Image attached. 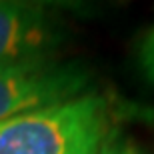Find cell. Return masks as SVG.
Listing matches in <instances>:
<instances>
[{"instance_id": "1", "label": "cell", "mask_w": 154, "mask_h": 154, "mask_svg": "<svg viewBox=\"0 0 154 154\" xmlns=\"http://www.w3.org/2000/svg\"><path fill=\"white\" fill-rule=\"evenodd\" d=\"M110 126V104L86 92L0 122V154H96Z\"/></svg>"}, {"instance_id": "2", "label": "cell", "mask_w": 154, "mask_h": 154, "mask_svg": "<svg viewBox=\"0 0 154 154\" xmlns=\"http://www.w3.org/2000/svg\"><path fill=\"white\" fill-rule=\"evenodd\" d=\"M90 72L80 62L34 58L0 64V122L88 92Z\"/></svg>"}, {"instance_id": "3", "label": "cell", "mask_w": 154, "mask_h": 154, "mask_svg": "<svg viewBox=\"0 0 154 154\" xmlns=\"http://www.w3.org/2000/svg\"><path fill=\"white\" fill-rule=\"evenodd\" d=\"M66 38V26L40 2L0 0V64L52 58Z\"/></svg>"}, {"instance_id": "4", "label": "cell", "mask_w": 154, "mask_h": 154, "mask_svg": "<svg viewBox=\"0 0 154 154\" xmlns=\"http://www.w3.org/2000/svg\"><path fill=\"white\" fill-rule=\"evenodd\" d=\"M96 154H146L138 144H134L130 138H126L124 134H120L116 128L106 134V138L102 140L100 148Z\"/></svg>"}, {"instance_id": "5", "label": "cell", "mask_w": 154, "mask_h": 154, "mask_svg": "<svg viewBox=\"0 0 154 154\" xmlns=\"http://www.w3.org/2000/svg\"><path fill=\"white\" fill-rule=\"evenodd\" d=\"M138 66L146 82L154 84V26L146 32L138 46Z\"/></svg>"}]
</instances>
